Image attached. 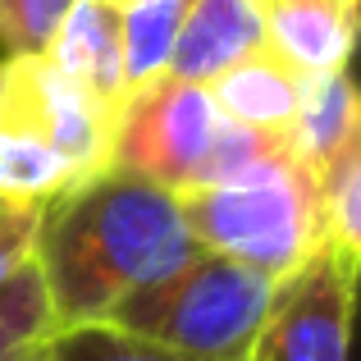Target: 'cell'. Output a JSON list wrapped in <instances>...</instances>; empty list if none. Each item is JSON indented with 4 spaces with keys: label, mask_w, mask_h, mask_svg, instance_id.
Segmentation results:
<instances>
[{
    "label": "cell",
    "mask_w": 361,
    "mask_h": 361,
    "mask_svg": "<svg viewBox=\"0 0 361 361\" xmlns=\"http://www.w3.org/2000/svg\"><path fill=\"white\" fill-rule=\"evenodd\" d=\"M115 9H133V5H147V0H110Z\"/></svg>",
    "instance_id": "obj_19"
},
{
    "label": "cell",
    "mask_w": 361,
    "mask_h": 361,
    "mask_svg": "<svg viewBox=\"0 0 361 361\" xmlns=\"http://www.w3.org/2000/svg\"><path fill=\"white\" fill-rule=\"evenodd\" d=\"M361 265L338 243H320L302 270L279 279L243 361H353Z\"/></svg>",
    "instance_id": "obj_5"
},
{
    "label": "cell",
    "mask_w": 361,
    "mask_h": 361,
    "mask_svg": "<svg viewBox=\"0 0 361 361\" xmlns=\"http://www.w3.org/2000/svg\"><path fill=\"white\" fill-rule=\"evenodd\" d=\"M42 353H46V348H42ZM42 353H37V357H42ZM37 357H32V361H37Z\"/></svg>",
    "instance_id": "obj_20"
},
{
    "label": "cell",
    "mask_w": 361,
    "mask_h": 361,
    "mask_svg": "<svg viewBox=\"0 0 361 361\" xmlns=\"http://www.w3.org/2000/svg\"><path fill=\"white\" fill-rule=\"evenodd\" d=\"M353 5H357V9H361V0H353Z\"/></svg>",
    "instance_id": "obj_21"
},
{
    "label": "cell",
    "mask_w": 361,
    "mask_h": 361,
    "mask_svg": "<svg viewBox=\"0 0 361 361\" xmlns=\"http://www.w3.org/2000/svg\"><path fill=\"white\" fill-rule=\"evenodd\" d=\"M265 46V5L261 0H192L183 32L169 55V73L188 82H215L229 64Z\"/></svg>",
    "instance_id": "obj_9"
},
{
    "label": "cell",
    "mask_w": 361,
    "mask_h": 361,
    "mask_svg": "<svg viewBox=\"0 0 361 361\" xmlns=\"http://www.w3.org/2000/svg\"><path fill=\"white\" fill-rule=\"evenodd\" d=\"M46 361H192L183 353L137 338L110 320H87V325H64L46 343Z\"/></svg>",
    "instance_id": "obj_15"
},
{
    "label": "cell",
    "mask_w": 361,
    "mask_h": 361,
    "mask_svg": "<svg viewBox=\"0 0 361 361\" xmlns=\"http://www.w3.org/2000/svg\"><path fill=\"white\" fill-rule=\"evenodd\" d=\"M46 206H23L0 197V279L37 256V233H42Z\"/></svg>",
    "instance_id": "obj_18"
},
{
    "label": "cell",
    "mask_w": 361,
    "mask_h": 361,
    "mask_svg": "<svg viewBox=\"0 0 361 361\" xmlns=\"http://www.w3.org/2000/svg\"><path fill=\"white\" fill-rule=\"evenodd\" d=\"M73 0H0V55H46Z\"/></svg>",
    "instance_id": "obj_17"
},
{
    "label": "cell",
    "mask_w": 361,
    "mask_h": 361,
    "mask_svg": "<svg viewBox=\"0 0 361 361\" xmlns=\"http://www.w3.org/2000/svg\"><path fill=\"white\" fill-rule=\"evenodd\" d=\"M60 329L42 265L23 261L0 279V361H32Z\"/></svg>",
    "instance_id": "obj_12"
},
{
    "label": "cell",
    "mask_w": 361,
    "mask_h": 361,
    "mask_svg": "<svg viewBox=\"0 0 361 361\" xmlns=\"http://www.w3.org/2000/svg\"><path fill=\"white\" fill-rule=\"evenodd\" d=\"M37 361H46V353H42V357H37Z\"/></svg>",
    "instance_id": "obj_22"
},
{
    "label": "cell",
    "mask_w": 361,
    "mask_h": 361,
    "mask_svg": "<svg viewBox=\"0 0 361 361\" xmlns=\"http://www.w3.org/2000/svg\"><path fill=\"white\" fill-rule=\"evenodd\" d=\"M215 123H220V110L211 101V87L202 82L174 78V73L137 82L115 106L110 169H128L169 192H183L192 188L206 160Z\"/></svg>",
    "instance_id": "obj_4"
},
{
    "label": "cell",
    "mask_w": 361,
    "mask_h": 361,
    "mask_svg": "<svg viewBox=\"0 0 361 361\" xmlns=\"http://www.w3.org/2000/svg\"><path fill=\"white\" fill-rule=\"evenodd\" d=\"M123 9L110 0H73V9L64 14L60 32L51 42V60L64 73L92 87L101 101L119 106L128 92V73H123Z\"/></svg>",
    "instance_id": "obj_11"
},
{
    "label": "cell",
    "mask_w": 361,
    "mask_h": 361,
    "mask_svg": "<svg viewBox=\"0 0 361 361\" xmlns=\"http://www.w3.org/2000/svg\"><path fill=\"white\" fill-rule=\"evenodd\" d=\"M274 288L270 274L202 247L174 274L123 298L106 320L192 361H243Z\"/></svg>",
    "instance_id": "obj_2"
},
{
    "label": "cell",
    "mask_w": 361,
    "mask_h": 361,
    "mask_svg": "<svg viewBox=\"0 0 361 361\" xmlns=\"http://www.w3.org/2000/svg\"><path fill=\"white\" fill-rule=\"evenodd\" d=\"M361 147V82L348 69L307 73L298 119L288 128V151L316 183Z\"/></svg>",
    "instance_id": "obj_8"
},
{
    "label": "cell",
    "mask_w": 361,
    "mask_h": 361,
    "mask_svg": "<svg viewBox=\"0 0 361 361\" xmlns=\"http://www.w3.org/2000/svg\"><path fill=\"white\" fill-rule=\"evenodd\" d=\"M202 252L178 197L128 169H106L46 206L37 265L64 325L106 320L123 298Z\"/></svg>",
    "instance_id": "obj_1"
},
{
    "label": "cell",
    "mask_w": 361,
    "mask_h": 361,
    "mask_svg": "<svg viewBox=\"0 0 361 361\" xmlns=\"http://www.w3.org/2000/svg\"><path fill=\"white\" fill-rule=\"evenodd\" d=\"M288 142L274 137V133H256L247 128V123H233L224 119L215 123L211 133V147H206V160L202 169H197L192 188H211V183H238L247 174H261V169L279 165V160H288Z\"/></svg>",
    "instance_id": "obj_14"
},
{
    "label": "cell",
    "mask_w": 361,
    "mask_h": 361,
    "mask_svg": "<svg viewBox=\"0 0 361 361\" xmlns=\"http://www.w3.org/2000/svg\"><path fill=\"white\" fill-rule=\"evenodd\" d=\"M174 197L192 238L206 252L252 265L274 283L302 270L325 243L320 183L293 156L238 183L183 188Z\"/></svg>",
    "instance_id": "obj_3"
},
{
    "label": "cell",
    "mask_w": 361,
    "mask_h": 361,
    "mask_svg": "<svg viewBox=\"0 0 361 361\" xmlns=\"http://www.w3.org/2000/svg\"><path fill=\"white\" fill-rule=\"evenodd\" d=\"M192 0H147V5L123 9V73L128 87L151 82L160 73H169V55L183 32V18Z\"/></svg>",
    "instance_id": "obj_13"
},
{
    "label": "cell",
    "mask_w": 361,
    "mask_h": 361,
    "mask_svg": "<svg viewBox=\"0 0 361 361\" xmlns=\"http://www.w3.org/2000/svg\"><path fill=\"white\" fill-rule=\"evenodd\" d=\"M302 82H307V73H298L270 46H261L247 60L229 64L206 87H211V101L224 119L247 123L256 133H274V137L288 142V128L298 119V101H302Z\"/></svg>",
    "instance_id": "obj_10"
},
{
    "label": "cell",
    "mask_w": 361,
    "mask_h": 361,
    "mask_svg": "<svg viewBox=\"0 0 361 361\" xmlns=\"http://www.w3.org/2000/svg\"><path fill=\"white\" fill-rule=\"evenodd\" d=\"M265 46L298 73L348 69L361 42V9L353 0H261Z\"/></svg>",
    "instance_id": "obj_7"
},
{
    "label": "cell",
    "mask_w": 361,
    "mask_h": 361,
    "mask_svg": "<svg viewBox=\"0 0 361 361\" xmlns=\"http://www.w3.org/2000/svg\"><path fill=\"white\" fill-rule=\"evenodd\" d=\"M320 211H325V238L338 243L361 265V147L325 174Z\"/></svg>",
    "instance_id": "obj_16"
},
{
    "label": "cell",
    "mask_w": 361,
    "mask_h": 361,
    "mask_svg": "<svg viewBox=\"0 0 361 361\" xmlns=\"http://www.w3.org/2000/svg\"><path fill=\"white\" fill-rule=\"evenodd\" d=\"M0 115L46 137L78 183L106 174L115 151V106L64 73L51 55H0Z\"/></svg>",
    "instance_id": "obj_6"
}]
</instances>
